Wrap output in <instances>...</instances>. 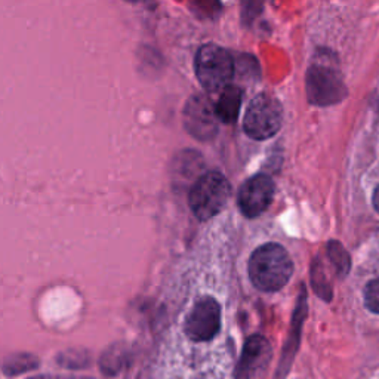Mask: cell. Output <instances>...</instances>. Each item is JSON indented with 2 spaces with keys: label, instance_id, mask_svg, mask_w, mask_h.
<instances>
[{
  "label": "cell",
  "instance_id": "obj_8",
  "mask_svg": "<svg viewBox=\"0 0 379 379\" xmlns=\"http://www.w3.org/2000/svg\"><path fill=\"white\" fill-rule=\"evenodd\" d=\"M273 357L270 342L261 335H252L246 339L241 356L236 366V379H262Z\"/></svg>",
  "mask_w": 379,
  "mask_h": 379
},
{
  "label": "cell",
  "instance_id": "obj_14",
  "mask_svg": "<svg viewBox=\"0 0 379 379\" xmlns=\"http://www.w3.org/2000/svg\"><path fill=\"white\" fill-rule=\"evenodd\" d=\"M364 304L372 313L379 314V277L366 286Z\"/></svg>",
  "mask_w": 379,
  "mask_h": 379
},
{
  "label": "cell",
  "instance_id": "obj_5",
  "mask_svg": "<svg viewBox=\"0 0 379 379\" xmlns=\"http://www.w3.org/2000/svg\"><path fill=\"white\" fill-rule=\"evenodd\" d=\"M307 95L315 105L336 104L347 95L344 79L332 66L315 63L307 70Z\"/></svg>",
  "mask_w": 379,
  "mask_h": 379
},
{
  "label": "cell",
  "instance_id": "obj_15",
  "mask_svg": "<svg viewBox=\"0 0 379 379\" xmlns=\"http://www.w3.org/2000/svg\"><path fill=\"white\" fill-rule=\"evenodd\" d=\"M373 206H375V209L379 214V186H378V188L375 190V194H373Z\"/></svg>",
  "mask_w": 379,
  "mask_h": 379
},
{
  "label": "cell",
  "instance_id": "obj_13",
  "mask_svg": "<svg viewBox=\"0 0 379 379\" xmlns=\"http://www.w3.org/2000/svg\"><path fill=\"white\" fill-rule=\"evenodd\" d=\"M327 255L341 276H345L350 270V256L338 241H331L327 246Z\"/></svg>",
  "mask_w": 379,
  "mask_h": 379
},
{
  "label": "cell",
  "instance_id": "obj_3",
  "mask_svg": "<svg viewBox=\"0 0 379 379\" xmlns=\"http://www.w3.org/2000/svg\"><path fill=\"white\" fill-rule=\"evenodd\" d=\"M194 70L205 91L209 94L221 92L230 87L235 76V61L227 49L207 43L195 54Z\"/></svg>",
  "mask_w": 379,
  "mask_h": 379
},
{
  "label": "cell",
  "instance_id": "obj_7",
  "mask_svg": "<svg viewBox=\"0 0 379 379\" xmlns=\"http://www.w3.org/2000/svg\"><path fill=\"white\" fill-rule=\"evenodd\" d=\"M184 126L190 135L200 141L212 140L218 132L215 105L205 95H193L184 107Z\"/></svg>",
  "mask_w": 379,
  "mask_h": 379
},
{
  "label": "cell",
  "instance_id": "obj_10",
  "mask_svg": "<svg viewBox=\"0 0 379 379\" xmlns=\"http://www.w3.org/2000/svg\"><path fill=\"white\" fill-rule=\"evenodd\" d=\"M305 317H307V299H305V293L302 290L301 297L297 304V310L293 313V319H292V326L289 331V338L286 339V344L282 351V357L278 360V366L276 369V376L274 379H286L290 369L293 360H295V356L299 348V341H301V332H302V325Z\"/></svg>",
  "mask_w": 379,
  "mask_h": 379
},
{
  "label": "cell",
  "instance_id": "obj_1",
  "mask_svg": "<svg viewBox=\"0 0 379 379\" xmlns=\"http://www.w3.org/2000/svg\"><path fill=\"white\" fill-rule=\"evenodd\" d=\"M248 272L256 289L277 292L288 285L293 273V262L282 244L267 243L252 253Z\"/></svg>",
  "mask_w": 379,
  "mask_h": 379
},
{
  "label": "cell",
  "instance_id": "obj_2",
  "mask_svg": "<svg viewBox=\"0 0 379 379\" xmlns=\"http://www.w3.org/2000/svg\"><path fill=\"white\" fill-rule=\"evenodd\" d=\"M230 195L231 186L228 179L216 170H211L194 182L188 194V205L195 218L207 221L223 212Z\"/></svg>",
  "mask_w": 379,
  "mask_h": 379
},
{
  "label": "cell",
  "instance_id": "obj_12",
  "mask_svg": "<svg viewBox=\"0 0 379 379\" xmlns=\"http://www.w3.org/2000/svg\"><path fill=\"white\" fill-rule=\"evenodd\" d=\"M39 366L38 359L31 354H14L9 359L5 360L2 369L8 375H20L22 372L33 371Z\"/></svg>",
  "mask_w": 379,
  "mask_h": 379
},
{
  "label": "cell",
  "instance_id": "obj_4",
  "mask_svg": "<svg viewBox=\"0 0 379 379\" xmlns=\"http://www.w3.org/2000/svg\"><path fill=\"white\" fill-rule=\"evenodd\" d=\"M282 121V105L274 96L261 94L251 101L243 119V129L252 140H267L276 135Z\"/></svg>",
  "mask_w": 379,
  "mask_h": 379
},
{
  "label": "cell",
  "instance_id": "obj_6",
  "mask_svg": "<svg viewBox=\"0 0 379 379\" xmlns=\"http://www.w3.org/2000/svg\"><path fill=\"white\" fill-rule=\"evenodd\" d=\"M221 329V307L215 298L203 297L194 304L190 311L184 331L186 335L195 342L214 339Z\"/></svg>",
  "mask_w": 379,
  "mask_h": 379
},
{
  "label": "cell",
  "instance_id": "obj_11",
  "mask_svg": "<svg viewBox=\"0 0 379 379\" xmlns=\"http://www.w3.org/2000/svg\"><path fill=\"white\" fill-rule=\"evenodd\" d=\"M241 105V91L237 87L230 84L224 91L219 92V98L215 104V112L223 124H235L237 120Z\"/></svg>",
  "mask_w": 379,
  "mask_h": 379
},
{
  "label": "cell",
  "instance_id": "obj_9",
  "mask_svg": "<svg viewBox=\"0 0 379 379\" xmlns=\"http://www.w3.org/2000/svg\"><path fill=\"white\" fill-rule=\"evenodd\" d=\"M274 198V182L267 175L249 178L239 190L237 203L244 216L255 218L270 207Z\"/></svg>",
  "mask_w": 379,
  "mask_h": 379
}]
</instances>
